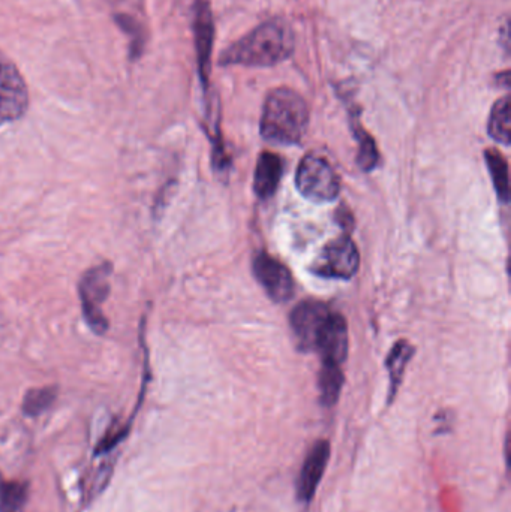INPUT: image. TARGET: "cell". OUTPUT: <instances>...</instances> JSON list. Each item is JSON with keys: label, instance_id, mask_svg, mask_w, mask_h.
<instances>
[{"label": "cell", "instance_id": "obj_14", "mask_svg": "<svg viewBox=\"0 0 511 512\" xmlns=\"http://www.w3.org/2000/svg\"><path fill=\"white\" fill-rule=\"evenodd\" d=\"M414 349L410 343L401 340L393 346L390 351L389 358H387V369L390 375V400L395 397L399 385H401L402 376H404L405 369H407L408 361L413 357Z\"/></svg>", "mask_w": 511, "mask_h": 512}, {"label": "cell", "instance_id": "obj_11", "mask_svg": "<svg viewBox=\"0 0 511 512\" xmlns=\"http://www.w3.org/2000/svg\"><path fill=\"white\" fill-rule=\"evenodd\" d=\"M323 358V364L342 366L348 354V328L344 316L333 313L332 321L321 339L317 349Z\"/></svg>", "mask_w": 511, "mask_h": 512}, {"label": "cell", "instance_id": "obj_15", "mask_svg": "<svg viewBox=\"0 0 511 512\" xmlns=\"http://www.w3.org/2000/svg\"><path fill=\"white\" fill-rule=\"evenodd\" d=\"M485 158L489 171H491L492 182H494L498 198L503 203H509L510 180L509 165H507L506 158L497 150H486Z\"/></svg>", "mask_w": 511, "mask_h": 512}, {"label": "cell", "instance_id": "obj_5", "mask_svg": "<svg viewBox=\"0 0 511 512\" xmlns=\"http://www.w3.org/2000/svg\"><path fill=\"white\" fill-rule=\"evenodd\" d=\"M333 312L321 301H302L291 312V330L300 349L317 352L318 345L332 321Z\"/></svg>", "mask_w": 511, "mask_h": 512}, {"label": "cell", "instance_id": "obj_3", "mask_svg": "<svg viewBox=\"0 0 511 512\" xmlns=\"http://www.w3.org/2000/svg\"><path fill=\"white\" fill-rule=\"evenodd\" d=\"M113 267L110 262H102L87 270L78 283L81 307H83L84 319L90 330L95 334L107 333L110 322L102 312V304L110 295V276Z\"/></svg>", "mask_w": 511, "mask_h": 512}, {"label": "cell", "instance_id": "obj_12", "mask_svg": "<svg viewBox=\"0 0 511 512\" xmlns=\"http://www.w3.org/2000/svg\"><path fill=\"white\" fill-rule=\"evenodd\" d=\"M281 158L275 153L266 152L258 158L254 174V191L258 198L267 200L275 194L282 179Z\"/></svg>", "mask_w": 511, "mask_h": 512}, {"label": "cell", "instance_id": "obj_9", "mask_svg": "<svg viewBox=\"0 0 511 512\" xmlns=\"http://www.w3.org/2000/svg\"><path fill=\"white\" fill-rule=\"evenodd\" d=\"M330 442L323 439L317 441L314 447L309 451L303 462L302 471H300L299 481H297V498L302 502H311L317 492L318 484L326 472L327 463L330 460Z\"/></svg>", "mask_w": 511, "mask_h": 512}, {"label": "cell", "instance_id": "obj_8", "mask_svg": "<svg viewBox=\"0 0 511 512\" xmlns=\"http://www.w3.org/2000/svg\"><path fill=\"white\" fill-rule=\"evenodd\" d=\"M252 268L258 282L273 301L285 303L291 300L294 294V279L290 270L281 261L261 252L255 256Z\"/></svg>", "mask_w": 511, "mask_h": 512}, {"label": "cell", "instance_id": "obj_17", "mask_svg": "<svg viewBox=\"0 0 511 512\" xmlns=\"http://www.w3.org/2000/svg\"><path fill=\"white\" fill-rule=\"evenodd\" d=\"M56 399V387L35 388V390L27 391L23 400L24 414L29 415V417L44 414L56 402Z\"/></svg>", "mask_w": 511, "mask_h": 512}, {"label": "cell", "instance_id": "obj_16", "mask_svg": "<svg viewBox=\"0 0 511 512\" xmlns=\"http://www.w3.org/2000/svg\"><path fill=\"white\" fill-rule=\"evenodd\" d=\"M489 134L498 143L510 144V98L504 96L494 105L489 117Z\"/></svg>", "mask_w": 511, "mask_h": 512}, {"label": "cell", "instance_id": "obj_2", "mask_svg": "<svg viewBox=\"0 0 511 512\" xmlns=\"http://www.w3.org/2000/svg\"><path fill=\"white\" fill-rule=\"evenodd\" d=\"M309 125V110L305 99L288 87L270 92L264 102L261 134L276 144H299Z\"/></svg>", "mask_w": 511, "mask_h": 512}, {"label": "cell", "instance_id": "obj_13", "mask_svg": "<svg viewBox=\"0 0 511 512\" xmlns=\"http://www.w3.org/2000/svg\"><path fill=\"white\" fill-rule=\"evenodd\" d=\"M342 385H344V373L341 366L335 364H323L318 378V388H320L321 403L327 408L335 405L341 396Z\"/></svg>", "mask_w": 511, "mask_h": 512}, {"label": "cell", "instance_id": "obj_7", "mask_svg": "<svg viewBox=\"0 0 511 512\" xmlns=\"http://www.w3.org/2000/svg\"><path fill=\"white\" fill-rule=\"evenodd\" d=\"M360 258L357 246L348 236L339 237L326 246L314 267L318 276L327 279H351L359 270Z\"/></svg>", "mask_w": 511, "mask_h": 512}, {"label": "cell", "instance_id": "obj_18", "mask_svg": "<svg viewBox=\"0 0 511 512\" xmlns=\"http://www.w3.org/2000/svg\"><path fill=\"white\" fill-rule=\"evenodd\" d=\"M26 499V484H2V487H0V512H17L21 507H23Z\"/></svg>", "mask_w": 511, "mask_h": 512}, {"label": "cell", "instance_id": "obj_19", "mask_svg": "<svg viewBox=\"0 0 511 512\" xmlns=\"http://www.w3.org/2000/svg\"><path fill=\"white\" fill-rule=\"evenodd\" d=\"M356 135L359 138L360 150L357 159H359L360 167L365 171H371L378 164V158H380L377 146H375L374 140L369 137V134H366L362 129H357Z\"/></svg>", "mask_w": 511, "mask_h": 512}, {"label": "cell", "instance_id": "obj_6", "mask_svg": "<svg viewBox=\"0 0 511 512\" xmlns=\"http://www.w3.org/2000/svg\"><path fill=\"white\" fill-rule=\"evenodd\" d=\"M29 90L17 66L0 53V120L14 122L26 114Z\"/></svg>", "mask_w": 511, "mask_h": 512}, {"label": "cell", "instance_id": "obj_20", "mask_svg": "<svg viewBox=\"0 0 511 512\" xmlns=\"http://www.w3.org/2000/svg\"><path fill=\"white\" fill-rule=\"evenodd\" d=\"M3 481H2V475H0V487H2Z\"/></svg>", "mask_w": 511, "mask_h": 512}, {"label": "cell", "instance_id": "obj_1", "mask_svg": "<svg viewBox=\"0 0 511 512\" xmlns=\"http://www.w3.org/2000/svg\"><path fill=\"white\" fill-rule=\"evenodd\" d=\"M293 51L294 33L290 24L284 18H273L234 42L222 53L219 65L263 68L284 62Z\"/></svg>", "mask_w": 511, "mask_h": 512}, {"label": "cell", "instance_id": "obj_10", "mask_svg": "<svg viewBox=\"0 0 511 512\" xmlns=\"http://www.w3.org/2000/svg\"><path fill=\"white\" fill-rule=\"evenodd\" d=\"M213 45V17L207 0H195V47L198 69L204 86L209 81L210 54Z\"/></svg>", "mask_w": 511, "mask_h": 512}, {"label": "cell", "instance_id": "obj_4", "mask_svg": "<svg viewBox=\"0 0 511 512\" xmlns=\"http://www.w3.org/2000/svg\"><path fill=\"white\" fill-rule=\"evenodd\" d=\"M300 194L314 203H330L341 192V183L332 165L317 155H308L300 162L296 174Z\"/></svg>", "mask_w": 511, "mask_h": 512}]
</instances>
